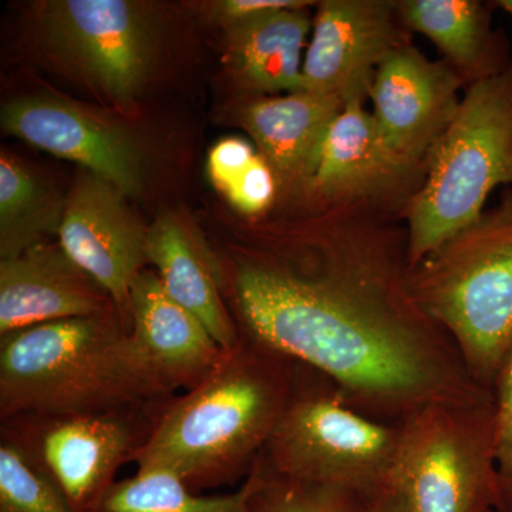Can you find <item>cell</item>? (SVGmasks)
<instances>
[{"label":"cell","mask_w":512,"mask_h":512,"mask_svg":"<svg viewBox=\"0 0 512 512\" xmlns=\"http://www.w3.org/2000/svg\"><path fill=\"white\" fill-rule=\"evenodd\" d=\"M338 205L302 251L234 265L241 335L326 377L356 410L386 423L491 394L413 298L407 248L360 202Z\"/></svg>","instance_id":"6da1fadb"},{"label":"cell","mask_w":512,"mask_h":512,"mask_svg":"<svg viewBox=\"0 0 512 512\" xmlns=\"http://www.w3.org/2000/svg\"><path fill=\"white\" fill-rule=\"evenodd\" d=\"M299 367L241 335L210 375L165 402L131 461L137 471H171L195 493L248 474L291 400Z\"/></svg>","instance_id":"7a4b0ae2"},{"label":"cell","mask_w":512,"mask_h":512,"mask_svg":"<svg viewBox=\"0 0 512 512\" xmlns=\"http://www.w3.org/2000/svg\"><path fill=\"white\" fill-rule=\"evenodd\" d=\"M173 397L119 315L59 320L0 339V419L141 410Z\"/></svg>","instance_id":"3957f363"},{"label":"cell","mask_w":512,"mask_h":512,"mask_svg":"<svg viewBox=\"0 0 512 512\" xmlns=\"http://www.w3.org/2000/svg\"><path fill=\"white\" fill-rule=\"evenodd\" d=\"M410 292L491 392L512 342V190L407 274Z\"/></svg>","instance_id":"277c9868"},{"label":"cell","mask_w":512,"mask_h":512,"mask_svg":"<svg viewBox=\"0 0 512 512\" xmlns=\"http://www.w3.org/2000/svg\"><path fill=\"white\" fill-rule=\"evenodd\" d=\"M426 164L406 207L409 269L481 217L495 188L512 190V63L468 86Z\"/></svg>","instance_id":"5b68a950"},{"label":"cell","mask_w":512,"mask_h":512,"mask_svg":"<svg viewBox=\"0 0 512 512\" xmlns=\"http://www.w3.org/2000/svg\"><path fill=\"white\" fill-rule=\"evenodd\" d=\"M389 487L406 512H493L500 493L493 394L430 404L399 421Z\"/></svg>","instance_id":"8992f818"},{"label":"cell","mask_w":512,"mask_h":512,"mask_svg":"<svg viewBox=\"0 0 512 512\" xmlns=\"http://www.w3.org/2000/svg\"><path fill=\"white\" fill-rule=\"evenodd\" d=\"M299 367L295 390L261 456L282 476L363 494L389 485L399 423L356 410L326 377Z\"/></svg>","instance_id":"52a82bcc"},{"label":"cell","mask_w":512,"mask_h":512,"mask_svg":"<svg viewBox=\"0 0 512 512\" xmlns=\"http://www.w3.org/2000/svg\"><path fill=\"white\" fill-rule=\"evenodd\" d=\"M144 410L20 416L2 421V436L23 448L73 512H87L153 429Z\"/></svg>","instance_id":"ba28073f"},{"label":"cell","mask_w":512,"mask_h":512,"mask_svg":"<svg viewBox=\"0 0 512 512\" xmlns=\"http://www.w3.org/2000/svg\"><path fill=\"white\" fill-rule=\"evenodd\" d=\"M126 192L99 175H80L67 195L60 247L113 299L130 332V292L147 262L148 228L128 208Z\"/></svg>","instance_id":"9c48e42d"},{"label":"cell","mask_w":512,"mask_h":512,"mask_svg":"<svg viewBox=\"0 0 512 512\" xmlns=\"http://www.w3.org/2000/svg\"><path fill=\"white\" fill-rule=\"evenodd\" d=\"M400 23L397 2H320L303 57L305 92L336 96L345 103L355 97L366 99L380 64L397 47L407 45Z\"/></svg>","instance_id":"30bf717a"},{"label":"cell","mask_w":512,"mask_h":512,"mask_svg":"<svg viewBox=\"0 0 512 512\" xmlns=\"http://www.w3.org/2000/svg\"><path fill=\"white\" fill-rule=\"evenodd\" d=\"M53 39L120 106L133 103L150 62L143 9L126 0H60L47 6Z\"/></svg>","instance_id":"8fae6325"},{"label":"cell","mask_w":512,"mask_h":512,"mask_svg":"<svg viewBox=\"0 0 512 512\" xmlns=\"http://www.w3.org/2000/svg\"><path fill=\"white\" fill-rule=\"evenodd\" d=\"M464 79L412 45L393 50L369 87L373 117L397 156L416 167L446 130L460 104Z\"/></svg>","instance_id":"7c38bea8"},{"label":"cell","mask_w":512,"mask_h":512,"mask_svg":"<svg viewBox=\"0 0 512 512\" xmlns=\"http://www.w3.org/2000/svg\"><path fill=\"white\" fill-rule=\"evenodd\" d=\"M5 133L64 160L74 161L126 192L143 185V154L116 124L76 104L52 97H25L2 109Z\"/></svg>","instance_id":"4fadbf2b"},{"label":"cell","mask_w":512,"mask_h":512,"mask_svg":"<svg viewBox=\"0 0 512 512\" xmlns=\"http://www.w3.org/2000/svg\"><path fill=\"white\" fill-rule=\"evenodd\" d=\"M119 315L109 293L63 248L39 244L0 259V336L67 319Z\"/></svg>","instance_id":"5bb4252c"},{"label":"cell","mask_w":512,"mask_h":512,"mask_svg":"<svg viewBox=\"0 0 512 512\" xmlns=\"http://www.w3.org/2000/svg\"><path fill=\"white\" fill-rule=\"evenodd\" d=\"M130 333L171 393L202 382L227 353L204 323L175 302L150 271H141L131 286Z\"/></svg>","instance_id":"9a60e30c"},{"label":"cell","mask_w":512,"mask_h":512,"mask_svg":"<svg viewBox=\"0 0 512 512\" xmlns=\"http://www.w3.org/2000/svg\"><path fill=\"white\" fill-rule=\"evenodd\" d=\"M365 99L346 101L309 168L306 185L335 204L369 200L407 177L413 165L394 153Z\"/></svg>","instance_id":"2e32d148"},{"label":"cell","mask_w":512,"mask_h":512,"mask_svg":"<svg viewBox=\"0 0 512 512\" xmlns=\"http://www.w3.org/2000/svg\"><path fill=\"white\" fill-rule=\"evenodd\" d=\"M147 262L157 268L165 292L204 323L215 342L232 350L241 340L238 323L221 298L222 271L171 215L148 228Z\"/></svg>","instance_id":"e0dca14e"},{"label":"cell","mask_w":512,"mask_h":512,"mask_svg":"<svg viewBox=\"0 0 512 512\" xmlns=\"http://www.w3.org/2000/svg\"><path fill=\"white\" fill-rule=\"evenodd\" d=\"M345 101L311 92L268 97L249 104L242 124L282 183H306L309 168L326 131Z\"/></svg>","instance_id":"ac0fdd59"},{"label":"cell","mask_w":512,"mask_h":512,"mask_svg":"<svg viewBox=\"0 0 512 512\" xmlns=\"http://www.w3.org/2000/svg\"><path fill=\"white\" fill-rule=\"evenodd\" d=\"M400 20L437 46L448 64L471 83L504 72L512 63L504 40L490 25L488 6L478 0H402Z\"/></svg>","instance_id":"d6986e66"},{"label":"cell","mask_w":512,"mask_h":512,"mask_svg":"<svg viewBox=\"0 0 512 512\" xmlns=\"http://www.w3.org/2000/svg\"><path fill=\"white\" fill-rule=\"evenodd\" d=\"M312 22L306 9H288L227 26L228 57L242 82L262 93L305 92L302 53Z\"/></svg>","instance_id":"ffe728a7"},{"label":"cell","mask_w":512,"mask_h":512,"mask_svg":"<svg viewBox=\"0 0 512 512\" xmlns=\"http://www.w3.org/2000/svg\"><path fill=\"white\" fill-rule=\"evenodd\" d=\"M66 200L15 157L0 156V259L15 258L59 234Z\"/></svg>","instance_id":"44dd1931"},{"label":"cell","mask_w":512,"mask_h":512,"mask_svg":"<svg viewBox=\"0 0 512 512\" xmlns=\"http://www.w3.org/2000/svg\"><path fill=\"white\" fill-rule=\"evenodd\" d=\"M247 481L232 494L205 497L167 470L137 471L116 481L87 512H249Z\"/></svg>","instance_id":"7402d4cb"},{"label":"cell","mask_w":512,"mask_h":512,"mask_svg":"<svg viewBox=\"0 0 512 512\" xmlns=\"http://www.w3.org/2000/svg\"><path fill=\"white\" fill-rule=\"evenodd\" d=\"M245 481L249 512H348V493L282 476L262 456Z\"/></svg>","instance_id":"603a6c76"},{"label":"cell","mask_w":512,"mask_h":512,"mask_svg":"<svg viewBox=\"0 0 512 512\" xmlns=\"http://www.w3.org/2000/svg\"><path fill=\"white\" fill-rule=\"evenodd\" d=\"M0 512H73L15 441L0 443Z\"/></svg>","instance_id":"cb8c5ba5"},{"label":"cell","mask_w":512,"mask_h":512,"mask_svg":"<svg viewBox=\"0 0 512 512\" xmlns=\"http://www.w3.org/2000/svg\"><path fill=\"white\" fill-rule=\"evenodd\" d=\"M276 177L268 163L256 154L237 181L225 192L232 207L245 215L264 212L274 200Z\"/></svg>","instance_id":"d4e9b609"},{"label":"cell","mask_w":512,"mask_h":512,"mask_svg":"<svg viewBox=\"0 0 512 512\" xmlns=\"http://www.w3.org/2000/svg\"><path fill=\"white\" fill-rule=\"evenodd\" d=\"M255 157L254 148L241 138H225L215 144L208 157L212 184L225 194Z\"/></svg>","instance_id":"484cf974"},{"label":"cell","mask_w":512,"mask_h":512,"mask_svg":"<svg viewBox=\"0 0 512 512\" xmlns=\"http://www.w3.org/2000/svg\"><path fill=\"white\" fill-rule=\"evenodd\" d=\"M312 5L313 2H306V0H222V2L212 3V13L214 18L220 20L227 28L232 23L265 15V13L306 9Z\"/></svg>","instance_id":"4316f807"},{"label":"cell","mask_w":512,"mask_h":512,"mask_svg":"<svg viewBox=\"0 0 512 512\" xmlns=\"http://www.w3.org/2000/svg\"><path fill=\"white\" fill-rule=\"evenodd\" d=\"M495 410H497L498 440L512 423V342L500 367L493 390Z\"/></svg>","instance_id":"83f0119b"},{"label":"cell","mask_w":512,"mask_h":512,"mask_svg":"<svg viewBox=\"0 0 512 512\" xmlns=\"http://www.w3.org/2000/svg\"><path fill=\"white\" fill-rule=\"evenodd\" d=\"M348 512H406L392 488H380L363 494H349Z\"/></svg>","instance_id":"f1b7e54d"},{"label":"cell","mask_w":512,"mask_h":512,"mask_svg":"<svg viewBox=\"0 0 512 512\" xmlns=\"http://www.w3.org/2000/svg\"><path fill=\"white\" fill-rule=\"evenodd\" d=\"M497 461L501 476L512 477V423L498 440Z\"/></svg>","instance_id":"f546056e"},{"label":"cell","mask_w":512,"mask_h":512,"mask_svg":"<svg viewBox=\"0 0 512 512\" xmlns=\"http://www.w3.org/2000/svg\"><path fill=\"white\" fill-rule=\"evenodd\" d=\"M493 512H512V477L501 476L500 493Z\"/></svg>","instance_id":"4dcf8cb0"},{"label":"cell","mask_w":512,"mask_h":512,"mask_svg":"<svg viewBox=\"0 0 512 512\" xmlns=\"http://www.w3.org/2000/svg\"><path fill=\"white\" fill-rule=\"evenodd\" d=\"M494 5L497 6V8L503 9L504 12L512 18V0H498Z\"/></svg>","instance_id":"1f68e13d"}]
</instances>
